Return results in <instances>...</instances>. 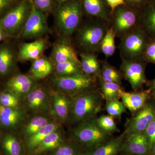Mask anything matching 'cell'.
<instances>
[{"label":"cell","mask_w":155,"mask_h":155,"mask_svg":"<svg viewBox=\"0 0 155 155\" xmlns=\"http://www.w3.org/2000/svg\"><path fill=\"white\" fill-rule=\"evenodd\" d=\"M82 22L74 35L76 45L80 52H100L103 39L110 27L105 20L96 17H89Z\"/></svg>","instance_id":"cell-1"},{"label":"cell","mask_w":155,"mask_h":155,"mask_svg":"<svg viewBox=\"0 0 155 155\" xmlns=\"http://www.w3.org/2000/svg\"><path fill=\"white\" fill-rule=\"evenodd\" d=\"M53 13L59 32L65 38H70L83 20L84 13L81 0H68L57 3Z\"/></svg>","instance_id":"cell-2"},{"label":"cell","mask_w":155,"mask_h":155,"mask_svg":"<svg viewBox=\"0 0 155 155\" xmlns=\"http://www.w3.org/2000/svg\"><path fill=\"white\" fill-rule=\"evenodd\" d=\"M104 99L101 92L95 88L75 97L69 113L71 121L79 123L96 118L101 110Z\"/></svg>","instance_id":"cell-3"},{"label":"cell","mask_w":155,"mask_h":155,"mask_svg":"<svg viewBox=\"0 0 155 155\" xmlns=\"http://www.w3.org/2000/svg\"><path fill=\"white\" fill-rule=\"evenodd\" d=\"M120 39L119 49L121 58L130 61L143 60L145 51L150 38L139 26Z\"/></svg>","instance_id":"cell-4"},{"label":"cell","mask_w":155,"mask_h":155,"mask_svg":"<svg viewBox=\"0 0 155 155\" xmlns=\"http://www.w3.org/2000/svg\"><path fill=\"white\" fill-rule=\"evenodd\" d=\"M73 134L78 143L87 150L107 141L110 135L100 127L97 118L79 122L73 130Z\"/></svg>","instance_id":"cell-5"},{"label":"cell","mask_w":155,"mask_h":155,"mask_svg":"<svg viewBox=\"0 0 155 155\" xmlns=\"http://www.w3.org/2000/svg\"><path fill=\"white\" fill-rule=\"evenodd\" d=\"M97 78L84 74L71 76H57L52 78L53 84L65 94L77 96L85 92L95 88Z\"/></svg>","instance_id":"cell-6"},{"label":"cell","mask_w":155,"mask_h":155,"mask_svg":"<svg viewBox=\"0 0 155 155\" xmlns=\"http://www.w3.org/2000/svg\"><path fill=\"white\" fill-rule=\"evenodd\" d=\"M31 8V0H20L0 19V27L8 35H19Z\"/></svg>","instance_id":"cell-7"},{"label":"cell","mask_w":155,"mask_h":155,"mask_svg":"<svg viewBox=\"0 0 155 155\" xmlns=\"http://www.w3.org/2000/svg\"><path fill=\"white\" fill-rule=\"evenodd\" d=\"M140 11L125 5L116 8L111 16L110 25L116 37L121 38L127 32L139 26Z\"/></svg>","instance_id":"cell-8"},{"label":"cell","mask_w":155,"mask_h":155,"mask_svg":"<svg viewBox=\"0 0 155 155\" xmlns=\"http://www.w3.org/2000/svg\"><path fill=\"white\" fill-rule=\"evenodd\" d=\"M46 14L37 8L31 2L30 14L19 34V37L23 39L36 40L47 33L49 28Z\"/></svg>","instance_id":"cell-9"},{"label":"cell","mask_w":155,"mask_h":155,"mask_svg":"<svg viewBox=\"0 0 155 155\" xmlns=\"http://www.w3.org/2000/svg\"><path fill=\"white\" fill-rule=\"evenodd\" d=\"M121 59L120 71L122 78L129 82L134 91L141 90L148 83L145 75L147 63L143 60L130 61Z\"/></svg>","instance_id":"cell-10"},{"label":"cell","mask_w":155,"mask_h":155,"mask_svg":"<svg viewBox=\"0 0 155 155\" xmlns=\"http://www.w3.org/2000/svg\"><path fill=\"white\" fill-rule=\"evenodd\" d=\"M133 115L126 123L123 133L125 139L134 134L144 132L150 122L155 118V105L147 102Z\"/></svg>","instance_id":"cell-11"},{"label":"cell","mask_w":155,"mask_h":155,"mask_svg":"<svg viewBox=\"0 0 155 155\" xmlns=\"http://www.w3.org/2000/svg\"><path fill=\"white\" fill-rule=\"evenodd\" d=\"M151 150L149 141L144 131L125 139L121 152L130 155H147Z\"/></svg>","instance_id":"cell-12"},{"label":"cell","mask_w":155,"mask_h":155,"mask_svg":"<svg viewBox=\"0 0 155 155\" xmlns=\"http://www.w3.org/2000/svg\"><path fill=\"white\" fill-rule=\"evenodd\" d=\"M151 89L147 90H139L137 91L126 92L123 90L121 92L120 98L127 108L133 115L137 113L148 102Z\"/></svg>","instance_id":"cell-13"},{"label":"cell","mask_w":155,"mask_h":155,"mask_svg":"<svg viewBox=\"0 0 155 155\" xmlns=\"http://www.w3.org/2000/svg\"><path fill=\"white\" fill-rule=\"evenodd\" d=\"M81 2L84 13L88 17L100 18L110 24L112 14L106 0H81Z\"/></svg>","instance_id":"cell-14"},{"label":"cell","mask_w":155,"mask_h":155,"mask_svg":"<svg viewBox=\"0 0 155 155\" xmlns=\"http://www.w3.org/2000/svg\"><path fill=\"white\" fill-rule=\"evenodd\" d=\"M139 26L150 38H155V0H149L140 9Z\"/></svg>","instance_id":"cell-15"},{"label":"cell","mask_w":155,"mask_h":155,"mask_svg":"<svg viewBox=\"0 0 155 155\" xmlns=\"http://www.w3.org/2000/svg\"><path fill=\"white\" fill-rule=\"evenodd\" d=\"M51 59L55 64L72 62L80 64L77 53L72 45L67 42L59 43L54 46Z\"/></svg>","instance_id":"cell-16"},{"label":"cell","mask_w":155,"mask_h":155,"mask_svg":"<svg viewBox=\"0 0 155 155\" xmlns=\"http://www.w3.org/2000/svg\"><path fill=\"white\" fill-rule=\"evenodd\" d=\"M46 46V41L41 38L31 42L24 43L19 48L18 58L22 62L34 61L41 57Z\"/></svg>","instance_id":"cell-17"},{"label":"cell","mask_w":155,"mask_h":155,"mask_svg":"<svg viewBox=\"0 0 155 155\" xmlns=\"http://www.w3.org/2000/svg\"><path fill=\"white\" fill-rule=\"evenodd\" d=\"M125 137L123 134L116 138L108 140L98 146L84 153L83 155H117L121 152Z\"/></svg>","instance_id":"cell-18"},{"label":"cell","mask_w":155,"mask_h":155,"mask_svg":"<svg viewBox=\"0 0 155 155\" xmlns=\"http://www.w3.org/2000/svg\"><path fill=\"white\" fill-rule=\"evenodd\" d=\"M33 78L24 74H19L11 78L7 82V86L17 96L26 95L35 87Z\"/></svg>","instance_id":"cell-19"},{"label":"cell","mask_w":155,"mask_h":155,"mask_svg":"<svg viewBox=\"0 0 155 155\" xmlns=\"http://www.w3.org/2000/svg\"><path fill=\"white\" fill-rule=\"evenodd\" d=\"M81 67L84 74L97 78L100 76L101 61L98 59L97 54L91 52H80Z\"/></svg>","instance_id":"cell-20"},{"label":"cell","mask_w":155,"mask_h":155,"mask_svg":"<svg viewBox=\"0 0 155 155\" xmlns=\"http://www.w3.org/2000/svg\"><path fill=\"white\" fill-rule=\"evenodd\" d=\"M24 116L16 108L4 107L0 104V122L7 127H14L22 121Z\"/></svg>","instance_id":"cell-21"},{"label":"cell","mask_w":155,"mask_h":155,"mask_svg":"<svg viewBox=\"0 0 155 155\" xmlns=\"http://www.w3.org/2000/svg\"><path fill=\"white\" fill-rule=\"evenodd\" d=\"M53 68L51 61L47 58L41 57L32 61L30 73L33 78L42 79L51 74Z\"/></svg>","instance_id":"cell-22"},{"label":"cell","mask_w":155,"mask_h":155,"mask_svg":"<svg viewBox=\"0 0 155 155\" xmlns=\"http://www.w3.org/2000/svg\"><path fill=\"white\" fill-rule=\"evenodd\" d=\"M58 125L56 123L50 122L45 126L40 129L35 133L27 137V149L33 152L47 136L53 131L57 130Z\"/></svg>","instance_id":"cell-23"},{"label":"cell","mask_w":155,"mask_h":155,"mask_svg":"<svg viewBox=\"0 0 155 155\" xmlns=\"http://www.w3.org/2000/svg\"><path fill=\"white\" fill-rule=\"evenodd\" d=\"M63 142L61 134L55 130L47 136L33 152L38 155L48 151L54 150L62 145Z\"/></svg>","instance_id":"cell-24"},{"label":"cell","mask_w":155,"mask_h":155,"mask_svg":"<svg viewBox=\"0 0 155 155\" xmlns=\"http://www.w3.org/2000/svg\"><path fill=\"white\" fill-rule=\"evenodd\" d=\"M72 102L60 93L55 94L53 98V105L56 114L62 121H65L69 117Z\"/></svg>","instance_id":"cell-25"},{"label":"cell","mask_w":155,"mask_h":155,"mask_svg":"<svg viewBox=\"0 0 155 155\" xmlns=\"http://www.w3.org/2000/svg\"><path fill=\"white\" fill-rule=\"evenodd\" d=\"M101 74L98 78L106 82L121 85L123 78L120 70H117L107 61H101Z\"/></svg>","instance_id":"cell-26"},{"label":"cell","mask_w":155,"mask_h":155,"mask_svg":"<svg viewBox=\"0 0 155 155\" xmlns=\"http://www.w3.org/2000/svg\"><path fill=\"white\" fill-rule=\"evenodd\" d=\"M26 96L27 105L32 110H38L41 108L46 101V94L41 87H34L26 94Z\"/></svg>","instance_id":"cell-27"},{"label":"cell","mask_w":155,"mask_h":155,"mask_svg":"<svg viewBox=\"0 0 155 155\" xmlns=\"http://www.w3.org/2000/svg\"><path fill=\"white\" fill-rule=\"evenodd\" d=\"M101 91L106 102L119 100L122 90L121 85L118 84L106 82L98 78Z\"/></svg>","instance_id":"cell-28"},{"label":"cell","mask_w":155,"mask_h":155,"mask_svg":"<svg viewBox=\"0 0 155 155\" xmlns=\"http://www.w3.org/2000/svg\"><path fill=\"white\" fill-rule=\"evenodd\" d=\"M14 55L12 50L7 46L0 48V74L7 75L14 64Z\"/></svg>","instance_id":"cell-29"},{"label":"cell","mask_w":155,"mask_h":155,"mask_svg":"<svg viewBox=\"0 0 155 155\" xmlns=\"http://www.w3.org/2000/svg\"><path fill=\"white\" fill-rule=\"evenodd\" d=\"M116 35L113 28L110 27L103 39L100 49V52L104 55L106 59L114 55L116 49Z\"/></svg>","instance_id":"cell-30"},{"label":"cell","mask_w":155,"mask_h":155,"mask_svg":"<svg viewBox=\"0 0 155 155\" xmlns=\"http://www.w3.org/2000/svg\"><path fill=\"white\" fill-rule=\"evenodd\" d=\"M55 70L58 76H67L84 73L81 64L72 62L55 64Z\"/></svg>","instance_id":"cell-31"},{"label":"cell","mask_w":155,"mask_h":155,"mask_svg":"<svg viewBox=\"0 0 155 155\" xmlns=\"http://www.w3.org/2000/svg\"><path fill=\"white\" fill-rule=\"evenodd\" d=\"M2 144L7 155H21V144L17 137L10 134H7L3 139Z\"/></svg>","instance_id":"cell-32"},{"label":"cell","mask_w":155,"mask_h":155,"mask_svg":"<svg viewBox=\"0 0 155 155\" xmlns=\"http://www.w3.org/2000/svg\"><path fill=\"white\" fill-rule=\"evenodd\" d=\"M49 123L48 119L43 116L34 117L25 127L24 131L25 135L28 137Z\"/></svg>","instance_id":"cell-33"},{"label":"cell","mask_w":155,"mask_h":155,"mask_svg":"<svg viewBox=\"0 0 155 155\" xmlns=\"http://www.w3.org/2000/svg\"><path fill=\"white\" fill-rule=\"evenodd\" d=\"M97 122L100 127L110 135L119 131L113 116L109 115H103L97 118Z\"/></svg>","instance_id":"cell-34"},{"label":"cell","mask_w":155,"mask_h":155,"mask_svg":"<svg viewBox=\"0 0 155 155\" xmlns=\"http://www.w3.org/2000/svg\"><path fill=\"white\" fill-rule=\"evenodd\" d=\"M125 106L119 100H113L106 102V110L108 115L113 117L119 118L123 113L126 112Z\"/></svg>","instance_id":"cell-35"},{"label":"cell","mask_w":155,"mask_h":155,"mask_svg":"<svg viewBox=\"0 0 155 155\" xmlns=\"http://www.w3.org/2000/svg\"><path fill=\"white\" fill-rule=\"evenodd\" d=\"M80 150L73 144H62L54 150L50 155H83Z\"/></svg>","instance_id":"cell-36"},{"label":"cell","mask_w":155,"mask_h":155,"mask_svg":"<svg viewBox=\"0 0 155 155\" xmlns=\"http://www.w3.org/2000/svg\"><path fill=\"white\" fill-rule=\"evenodd\" d=\"M31 2L37 8L46 14L53 13L57 4L54 0H31Z\"/></svg>","instance_id":"cell-37"},{"label":"cell","mask_w":155,"mask_h":155,"mask_svg":"<svg viewBox=\"0 0 155 155\" xmlns=\"http://www.w3.org/2000/svg\"><path fill=\"white\" fill-rule=\"evenodd\" d=\"M143 60L147 63L155 64V38L150 39L145 51Z\"/></svg>","instance_id":"cell-38"},{"label":"cell","mask_w":155,"mask_h":155,"mask_svg":"<svg viewBox=\"0 0 155 155\" xmlns=\"http://www.w3.org/2000/svg\"><path fill=\"white\" fill-rule=\"evenodd\" d=\"M0 104L4 107L16 108L18 105V101L13 94L6 93L0 95Z\"/></svg>","instance_id":"cell-39"},{"label":"cell","mask_w":155,"mask_h":155,"mask_svg":"<svg viewBox=\"0 0 155 155\" xmlns=\"http://www.w3.org/2000/svg\"><path fill=\"white\" fill-rule=\"evenodd\" d=\"M144 132L148 139L150 146L152 149L153 145L155 143V118L150 122Z\"/></svg>","instance_id":"cell-40"},{"label":"cell","mask_w":155,"mask_h":155,"mask_svg":"<svg viewBox=\"0 0 155 155\" xmlns=\"http://www.w3.org/2000/svg\"><path fill=\"white\" fill-rule=\"evenodd\" d=\"M149 0H125V5L132 8L140 10Z\"/></svg>","instance_id":"cell-41"},{"label":"cell","mask_w":155,"mask_h":155,"mask_svg":"<svg viewBox=\"0 0 155 155\" xmlns=\"http://www.w3.org/2000/svg\"><path fill=\"white\" fill-rule=\"evenodd\" d=\"M19 0H0V14L11 6L15 5Z\"/></svg>","instance_id":"cell-42"},{"label":"cell","mask_w":155,"mask_h":155,"mask_svg":"<svg viewBox=\"0 0 155 155\" xmlns=\"http://www.w3.org/2000/svg\"><path fill=\"white\" fill-rule=\"evenodd\" d=\"M106 2L110 9L112 14L116 8L125 5V0H106Z\"/></svg>","instance_id":"cell-43"},{"label":"cell","mask_w":155,"mask_h":155,"mask_svg":"<svg viewBox=\"0 0 155 155\" xmlns=\"http://www.w3.org/2000/svg\"><path fill=\"white\" fill-rule=\"evenodd\" d=\"M5 31L3 30L2 28L0 27V42L2 41L4 38L5 35Z\"/></svg>","instance_id":"cell-44"},{"label":"cell","mask_w":155,"mask_h":155,"mask_svg":"<svg viewBox=\"0 0 155 155\" xmlns=\"http://www.w3.org/2000/svg\"><path fill=\"white\" fill-rule=\"evenodd\" d=\"M147 83L150 87V88L155 87V78L152 80L150 81H149V82L148 81Z\"/></svg>","instance_id":"cell-45"},{"label":"cell","mask_w":155,"mask_h":155,"mask_svg":"<svg viewBox=\"0 0 155 155\" xmlns=\"http://www.w3.org/2000/svg\"><path fill=\"white\" fill-rule=\"evenodd\" d=\"M151 151H152V152L153 155H155V143L153 145Z\"/></svg>","instance_id":"cell-46"},{"label":"cell","mask_w":155,"mask_h":155,"mask_svg":"<svg viewBox=\"0 0 155 155\" xmlns=\"http://www.w3.org/2000/svg\"><path fill=\"white\" fill-rule=\"evenodd\" d=\"M150 88L151 89V93L152 94L155 100V87Z\"/></svg>","instance_id":"cell-47"},{"label":"cell","mask_w":155,"mask_h":155,"mask_svg":"<svg viewBox=\"0 0 155 155\" xmlns=\"http://www.w3.org/2000/svg\"><path fill=\"white\" fill-rule=\"evenodd\" d=\"M54 1L57 3H61L66 2V1H68V0H54Z\"/></svg>","instance_id":"cell-48"},{"label":"cell","mask_w":155,"mask_h":155,"mask_svg":"<svg viewBox=\"0 0 155 155\" xmlns=\"http://www.w3.org/2000/svg\"><path fill=\"white\" fill-rule=\"evenodd\" d=\"M120 155H130L126 154L123 153V154H122Z\"/></svg>","instance_id":"cell-49"},{"label":"cell","mask_w":155,"mask_h":155,"mask_svg":"<svg viewBox=\"0 0 155 155\" xmlns=\"http://www.w3.org/2000/svg\"><path fill=\"white\" fill-rule=\"evenodd\" d=\"M0 142H1V141H0Z\"/></svg>","instance_id":"cell-50"}]
</instances>
